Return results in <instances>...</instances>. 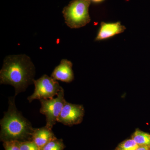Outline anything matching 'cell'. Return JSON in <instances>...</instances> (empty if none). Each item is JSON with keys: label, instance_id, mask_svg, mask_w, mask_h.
<instances>
[{"label": "cell", "instance_id": "obj_1", "mask_svg": "<svg viewBox=\"0 0 150 150\" xmlns=\"http://www.w3.org/2000/svg\"><path fill=\"white\" fill-rule=\"evenodd\" d=\"M35 67L30 58L25 54L6 57L0 71V83L14 87L15 96L33 83Z\"/></svg>", "mask_w": 150, "mask_h": 150}, {"label": "cell", "instance_id": "obj_2", "mask_svg": "<svg viewBox=\"0 0 150 150\" xmlns=\"http://www.w3.org/2000/svg\"><path fill=\"white\" fill-rule=\"evenodd\" d=\"M16 96L8 98V107L0 121V139L3 142L32 141L34 128L30 122L18 110L15 102Z\"/></svg>", "mask_w": 150, "mask_h": 150}, {"label": "cell", "instance_id": "obj_3", "mask_svg": "<svg viewBox=\"0 0 150 150\" xmlns=\"http://www.w3.org/2000/svg\"><path fill=\"white\" fill-rule=\"evenodd\" d=\"M91 0H72L63 9L65 23L71 28L85 26L91 21L89 7Z\"/></svg>", "mask_w": 150, "mask_h": 150}, {"label": "cell", "instance_id": "obj_4", "mask_svg": "<svg viewBox=\"0 0 150 150\" xmlns=\"http://www.w3.org/2000/svg\"><path fill=\"white\" fill-rule=\"evenodd\" d=\"M40 101L41 104L40 112L46 116V126L52 129L67 102L64 98V89L59 92L55 98L41 99Z\"/></svg>", "mask_w": 150, "mask_h": 150}, {"label": "cell", "instance_id": "obj_5", "mask_svg": "<svg viewBox=\"0 0 150 150\" xmlns=\"http://www.w3.org/2000/svg\"><path fill=\"white\" fill-rule=\"evenodd\" d=\"M33 84L35 86L34 92L27 98L29 103L34 100L53 98L63 89L56 80L46 75H43L36 80H34Z\"/></svg>", "mask_w": 150, "mask_h": 150}, {"label": "cell", "instance_id": "obj_6", "mask_svg": "<svg viewBox=\"0 0 150 150\" xmlns=\"http://www.w3.org/2000/svg\"><path fill=\"white\" fill-rule=\"evenodd\" d=\"M84 113L83 105L72 104L67 101L57 119V122L67 126L77 125L82 122Z\"/></svg>", "mask_w": 150, "mask_h": 150}, {"label": "cell", "instance_id": "obj_7", "mask_svg": "<svg viewBox=\"0 0 150 150\" xmlns=\"http://www.w3.org/2000/svg\"><path fill=\"white\" fill-rule=\"evenodd\" d=\"M126 28L122 25L120 22L114 23H101L95 40L100 41L106 40L115 35L122 33Z\"/></svg>", "mask_w": 150, "mask_h": 150}, {"label": "cell", "instance_id": "obj_8", "mask_svg": "<svg viewBox=\"0 0 150 150\" xmlns=\"http://www.w3.org/2000/svg\"><path fill=\"white\" fill-rule=\"evenodd\" d=\"M73 64L67 59H62L51 74V77L56 80L66 83L71 82L74 79Z\"/></svg>", "mask_w": 150, "mask_h": 150}, {"label": "cell", "instance_id": "obj_9", "mask_svg": "<svg viewBox=\"0 0 150 150\" xmlns=\"http://www.w3.org/2000/svg\"><path fill=\"white\" fill-rule=\"evenodd\" d=\"M46 126L38 129H34L32 135V140L37 145L39 150L50 142L56 139V137L52 131Z\"/></svg>", "mask_w": 150, "mask_h": 150}, {"label": "cell", "instance_id": "obj_10", "mask_svg": "<svg viewBox=\"0 0 150 150\" xmlns=\"http://www.w3.org/2000/svg\"><path fill=\"white\" fill-rule=\"evenodd\" d=\"M131 139L139 146H150V134L139 130L136 129L132 134Z\"/></svg>", "mask_w": 150, "mask_h": 150}, {"label": "cell", "instance_id": "obj_11", "mask_svg": "<svg viewBox=\"0 0 150 150\" xmlns=\"http://www.w3.org/2000/svg\"><path fill=\"white\" fill-rule=\"evenodd\" d=\"M65 148L63 140L56 138L47 143L40 150H64Z\"/></svg>", "mask_w": 150, "mask_h": 150}, {"label": "cell", "instance_id": "obj_12", "mask_svg": "<svg viewBox=\"0 0 150 150\" xmlns=\"http://www.w3.org/2000/svg\"><path fill=\"white\" fill-rule=\"evenodd\" d=\"M139 145L132 139L121 142L117 147V150H136Z\"/></svg>", "mask_w": 150, "mask_h": 150}, {"label": "cell", "instance_id": "obj_13", "mask_svg": "<svg viewBox=\"0 0 150 150\" xmlns=\"http://www.w3.org/2000/svg\"><path fill=\"white\" fill-rule=\"evenodd\" d=\"M21 150H39V148L33 141L19 142Z\"/></svg>", "mask_w": 150, "mask_h": 150}, {"label": "cell", "instance_id": "obj_14", "mask_svg": "<svg viewBox=\"0 0 150 150\" xmlns=\"http://www.w3.org/2000/svg\"><path fill=\"white\" fill-rule=\"evenodd\" d=\"M5 150H21L18 141H9L3 142Z\"/></svg>", "mask_w": 150, "mask_h": 150}, {"label": "cell", "instance_id": "obj_15", "mask_svg": "<svg viewBox=\"0 0 150 150\" xmlns=\"http://www.w3.org/2000/svg\"><path fill=\"white\" fill-rule=\"evenodd\" d=\"M136 150H150V148L148 146H139Z\"/></svg>", "mask_w": 150, "mask_h": 150}, {"label": "cell", "instance_id": "obj_16", "mask_svg": "<svg viewBox=\"0 0 150 150\" xmlns=\"http://www.w3.org/2000/svg\"><path fill=\"white\" fill-rule=\"evenodd\" d=\"M105 1V0H91V1H92L94 3H99L102 2L103 1Z\"/></svg>", "mask_w": 150, "mask_h": 150}, {"label": "cell", "instance_id": "obj_17", "mask_svg": "<svg viewBox=\"0 0 150 150\" xmlns=\"http://www.w3.org/2000/svg\"><path fill=\"white\" fill-rule=\"evenodd\" d=\"M149 147H150V146H149Z\"/></svg>", "mask_w": 150, "mask_h": 150}, {"label": "cell", "instance_id": "obj_18", "mask_svg": "<svg viewBox=\"0 0 150 150\" xmlns=\"http://www.w3.org/2000/svg\"></svg>", "mask_w": 150, "mask_h": 150}]
</instances>
